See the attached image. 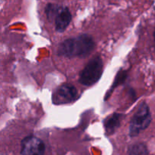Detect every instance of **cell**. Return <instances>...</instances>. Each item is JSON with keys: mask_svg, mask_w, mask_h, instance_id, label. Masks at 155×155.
<instances>
[{"mask_svg": "<svg viewBox=\"0 0 155 155\" xmlns=\"http://www.w3.org/2000/svg\"><path fill=\"white\" fill-rule=\"evenodd\" d=\"M45 151V143L36 136H26L21 142V155H44Z\"/></svg>", "mask_w": 155, "mask_h": 155, "instance_id": "4", "label": "cell"}, {"mask_svg": "<svg viewBox=\"0 0 155 155\" xmlns=\"http://www.w3.org/2000/svg\"><path fill=\"white\" fill-rule=\"evenodd\" d=\"M72 21V15L68 7L61 6L58 12L54 18V28L58 33L65 31Z\"/></svg>", "mask_w": 155, "mask_h": 155, "instance_id": "6", "label": "cell"}, {"mask_svg": "<svg viewBox=\"0 0 155 155\" xmlns=\"http://www.w3.org/2000/svg\"><path fill=\"white\" fill-rule=\"evenodd\" d=\"M152 120L151 110L148 104L142 101L133 114L129 126V136L136 137L142 132L148 129Z\"/></svg>", "mask_w": 155, "mask_h": 155, "instance_id": "2", "label": "cell"}, {"mask_svg": "<svg viewBox=\"0 0 155 155\" xmlns=\"http://www.w3.org/2000/svg\"><path fill=\"white\" fill-rule=\"evenodd\" d=\"M123 117L124 115L122 114L114 113L104 119L103 124L107 136H111L117 130V129L120 127Z\"/></svg>", "mask_w": 155, "mask_h": 155, "instance_id": "7", "label": "cell"}, {"mask_svg": "<svg viewBox=\"0 0 155 155\" xmlns=\"http://www.w3.org/2000/svg\"><path fill=\"white\" fill-rule=\"evenodd\" d=\"M127 76H128V73H127V71L120 69L118 71L116 77H115L114 81L113 84H112V86H110V88L108 89L107 93H106L105 97H104V100H105V101H107V100L110 98V95H112V93H113V92L114 91V89H116V88H117L118 86L124 84V83H125V81L127 79Z\"/></svg>", "mask_w": 155, "mask_h": 155, "instance_id": "8", "label": "cell"}, {"mask_svg": "<svg viewBox=\"0 0 155 155\" xmlns=\"http://www.w3.org/2000/svg\"><path fill=\"white\" fill-rule=\"evenodd\" d=\"M128 155H148V149L144 142H136L128 147Z\"/></svg>", "mask_w": 155, "mask_h": 155, "instance_id": "9", "label": "cell"}, {"mask_svg": "<svg viewBox=\"0 0 155 155\" xmlns=\"http://www.w3.org/2000/svg\"><path fill=\"white\" fill-rule=\"evenodd\" d=\"M61 6L57 4H52V3H49L47 5L46 8H45V14H46L47 18L51 22H54V18H55L56 15L58 12L59 9H60Z\"/></svg>", "mask_w": 155, "mask_h": 155, "instance_id": "10", "label": "cell"}, {"mask_svg": "<svg viewBox=\"0 0 155 155\" xmlns=\"http://www.w3.org/2000/svg\"><path fill=\"white\" fill-rule=\"evenodd\" d=\"M95 47L93 37L87 33H83L61 42L57 53L59 56L68 58H86L93 51Z\"/></svg>", "mask_w": 155, "mask_h": 155, "instance_id": "1", "label": "cell"}, {"mask_svg": "<svg viewBox=\"0 0 155 155\" xmlns=\"http://www.w3.org/2000/svg\"><path fill=\"white\" fill-rule=\"evenodd\" d=\"M103 74V61L100 56L92 58L80 74L79 82L85 86H91L98 82Z\"/></svg>", "mask_w": 155, "mask_h": 155, "instance_id": "3", "label": "cell"}, {"mask_svg": "<svg viewBox=\"0 0 155 155\" xmlns=\"http://www.w3.org/2000/svg\"><path fill=\"white\" fill-rule=\"evenodd\" d=\"M78 98V92L71 84H63L59 86L52 96V101L55 104H63L72 102Z\"/></svg>", "mask_w": 155, "mask_h": 155, "instance_id": "5", "label": "cell"}, {"mask_svg": "<svg viewBox=\"0 0 155 155\" xmlns=\"http://www.w3.org/2000/svg\"><path fill=\"white\" fill-rule=\"evenodd\" d=\"M154 42H155V29H154Z\"/></svg>", "mask_w": 155, "mask_h": 155, "instance_id": "11", "label": "cell"}]
</instances>
